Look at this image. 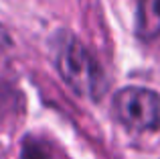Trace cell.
Instances as JSON below:
<instances>
[{"mask_svg":"<svg viewBox=\"0 0 160 159\" xmlns=\"http://www.w3.org/2000/svg\"><path fill=\"white\" fill-rule=\"evenodd\" d=\"M53 65L59 78L79 98L98 102L108 90V78L95 55L73 33L59 31L51 43Z\"/></svg>","mask_w":160,"mask_h":159,"instance_id":"obj_1","label":"cell"},{"mask_svg":"<svg viewBox=\"0 0 160 159\" xmlns=\"http://www.w3.org/2000/svg\"><path fill=\"white\" fill-rule=\"evenodd\" d=\"M112 110L116 120L134 133L160 129V94L146 86H124L113 94Z\"/></svg>","mask_w":160,"mask_h":159,"instance_id":"obj_2","label":"cell"},{"mask_svg":"<svg viewBox=\"0 0 160 159\" xmlns=\"http://www.w3.org/2000/svg\"><path fill=\"white\" fill-rule=\"evenodd\" d=\"M136 35L144 41L160 37V0H136Z\"/></svg>","mask_w":160,"mask_h":159,"instance_id":"obj_3","label":"cell"},{"mask_svg":"<svg viewBox=\"0 0 160 159\" xmlns=\"http://www.w3.org/2000/svg\"><path fill=\"white\" fill-rule=\"evenodd\" d=\"M20 159H55L51 143L37 135H27L20 143Z\"/></svg>","mask_w":160,"mask_h":159,"instance_id":"obj_4","label":"cell"},{"mask_svg":"<svg viewBox=\"0 0 160 159\" xmlns=\"http://www.w3.org/2000/svg\"><path fill=\"white\" fill-rule=\"evenodd\" d=\"M10 96H14V92L8 90V88H4V86H0V106L10 104V102H6V98H10Z\"/></svg>","mask_w":160,"mask_h":159,"instance_id":"obj_5","label":"cell"},{"mask_svg":"<svg viewBox=\"0 0 160 159\" xmlns=\"http://www.w3.org/2000/svg\"><path fill=\"white\" fill-rule=\"evenodd\" d=\"M2 57H4V45H2V39H0V63H2Z\"/></svg>","mask_w":160,"mask_h":159,"instance_id":"obj_6","label":"cell"}]
</instances>
